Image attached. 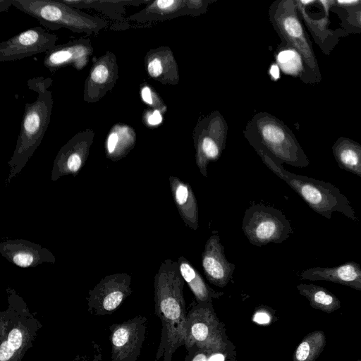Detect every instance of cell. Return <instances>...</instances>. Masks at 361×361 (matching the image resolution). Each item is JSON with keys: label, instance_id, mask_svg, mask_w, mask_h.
<instances>
[{"label": "cell", "instance_id": "cell-16", "mask_svg": "<svg viewBox=\"0 0 361 361\" xmlns=\"http://www.w3.org/2000/svg\"><path fill=\"white\" fill-rule=\"evenodd\" d=\"M201 265L207 280L216 286L224 288L232 279L235 267L227 260L218 234L212 235L207 240Z\"/></svg>", "mask_w": 361, "mask_h": 361}, {"label": "cell", "instance_id": "cell-9", "mask_svg": "<svg viewBox=\"0 0 361 361\" xmlns=\"http://www.w3.org/2000/svg\"><path fill=\"white\" fill-rule=\"evenodd\" d=\"M242 230L256 246L281 243L293 233L290 222L281 211L263 204L250 206L245 212Z\"/></svg>", "mask_w": 361, "mask_h": 361}, {"label": "cell", "instance_id": "cell-33", "mask_svg": "<svg viewBox=\"0 0 361 361\" xmlns=\"http://www.w3.org/2000/svg\"><path fill=\"white\" fill-rule=\"evenodd\" d=\"M215 353L206 349L197 350L191 361H209Z\"/></svg>", "mask_w": 361, "mask_h": 361}, {"label": "cell", "instance_id": "cell-22", "mask_svg": "<svg viewBox=\"0 0 361 361\" xmlns=\"http://www.w3.org/2000/svg\"><path fill=\"white\" fill-rule=\"evenodd\" d=\"M169 183L173 201L183 223L196 231L199 226L198 206L191 186L172 176L169 177Z\"/></svg>", "mask_w": 361, "mask_h": 361}, {"label": "cell", "instance_id": "cell-8", "mask_svg": "<svg viewBox=\"0 0 361 361\" xmlns=\"http://www.w3.org/2000/svg\"><path fill=\"white\" fill-rule=\"evenodd\" d=\"M184 345L188 351L196 348L215 354L235 356V345L228 339L224 324L209 302H197L187 314Z\"/></svg>", "mask_w": 361, "mask_h": 361}, {"label": "cell", "instance_id": "cell-37", "mask_svg": "<svg viewBox=\"0 0 361 361\" xmlns=\"http://www.w3.org/2000/svg\"><path fill=\"white\" fill-rule=\"evenodd\" d=\"M356 361H361V359H359V360H356Z\"/></svg>", "mask_w": 361, "mask_h": 361}, {"label": "cell", "instance_id": "cell-3", "mask_svg": "<svg viewBox=\"0 0 361 361\" xmlns=\"http://www.w3.org/2000/svg\"><path fill=\"white\" fill-rule=\"evenodd\" d=\"M255 150L264 164L295 190L314 212L329 219L333 212H338L354 221H357L350 200L333 184L289 172L263 150Z\"/></svg>", "mask_w": 361, "mask_h": 361}, {"label": "cell", "instance_id": "cell-19", "mask_svg": "<svg viewBox=\"0 0 361 361\" xmlns=\"http://www.w3.org/2000/svg\"><path fill=\"white\" fill-rule=\"evenodd\" d=\"M147 75L163 85H175L179 82L178 66L172 50L167 46L149 49L144 58Z\"/></svg>", "mask_w": 361, "mask_h": 361}, {"label": "cell", "instance_id": "cell-29", "mask_svg": "<svg viewBox=\"0 0 361 361\" xmlns=\"http://www.w3.org/2000/svg\"><path fill=\"white\" fill-rule=\"evenodd\" d=\"M341 20V28L347 35L350 34H361V4L348 11L335 9Z\"/></svg>", "mask_w": 361, "mask_h": 361}, {"label": "cell", "instance_id": "cell-31", "mask_svg": "<svg viewBox=\"0 0 361 361\" xmlns=\"http://www.w3.org/2000/svg\"><path fill=\"white\" fill-rule=\"evenodd\" d=\"M162 114L157 110L152 109L144 111L142 121L147 127H154L162 122Z\"/></svg>", "mask_w": 361, "mask_h": 361}, {"label": "cell", "instance_id": "cell-27", "mask_svg": "<svg viewBox=\"0 0 361 361\" xmlns=\"http://www.w3.org/2000/svg\"><path fill=\"white\" fill-rule=\"evenodd\" d=\"M299 293L304 296L314 309L330 314L340 309V300L326 288L313 283L297 286Z\"/></svg>", "mask_w": 361, "mask_h": 361}, {"label": "cell", "instance_id": "cell-10", "mask_svg": "<svg viewBox=\"0 0 361 361\" xmlns=\"http://www.w3.org/2000/svg\"><path fill=\"white\" fill-rule=\"evenodd\" d=\"M228 124L219 111H213L197 121L193 130L195 163L201 174L208 177L207 166L217 161L225 148Z\"/></svg>", "mask_w": 361, "mask_h": 361}, {"label": "cell", "instance_id": "cell-28", "mask_svg": "<svg viewBox=\"0 0 361 361\" xmlns=\"http://www.w3.org/2000/svg\"><path fill=\"white\" fill-rule=\"evenodd\" d=\"M326 343L324 332L316 330L308 333L293 354V361H315Z\"/></svg>", "mask_w": 361, "mask_h": 361}, {"label": "cell", "instance_id": "cell-26", "mask_svg": "<svg viewBox=\"0 0 361 361\" xmlns=\"http://www.w3.org/2000/svg\"><path fill=\"white\" fill-rule=\"evenodd\" d=\"M332 152L338 166L361 178V145L343 136L332 146Z\"/></svg>", "mask_w": 361, "mask_h": 361}, {"label": "cell", "instance_id": "cell-14", "mask_svg": "<svg viewBox=\"0 0 361 361\" xmlns=\"http://www.w3.org/2000/svg\"><path fill=\"white\" fill-rule=\"evenodd\" d=\"M118 79V66L114 53L106 51L103 55L94 57L84 84V102H99L112 90Z\"/></svg>", "mask_w": 361, "mask_h": 361}, {"label": "cell", "instance_id": "cell-18", "mask_svg": "<svg viewBox=\"0 0 361 361\" xmlns=\"http://www.w3.org/2000/svg\"><path fill=\"white\" fill-rule=\"evenodd\" d=\"M297 8L302 22L308 29L313 39L320 48L322 53L329 56L340 38L347 36L343 29L337 28L332 30L329 27V14L324 13V16H313L300 0H295Z\"/></svg>", "mask_w": 361, "mask_h": 361}, {"label": "cell", "instance_id": "cell-35", "mask_svg": "<svg viewBox=\"0 0 361 361\" xmlns=\"http://www.w3.org/2000/svg\"><path fill=\"white\" fill-rule=\"evenodd\" d=\"M68 361H88L87 357L85 355L79 356L78 355L75 358Z\"/></svg>", "mask_w": 361, "mask_h": 361}, {"label": "cell", "instance_id": "cell-4", "mask_svg": "<svg viewBox=\"0 0 361 361\" xmlns=\"http://www.w3.org/2000/svg\"><path fill=\"white\" fill-rule=\"evenodd\" d=\"M52 79L38 76L27 81V87L37 95L32 102H26L20 133L11 162L23 165L41 143L51 121L53 96L49 89Z\"/></svg>", "mask_w": 361, "mask_h": 361}, {"label": "cell", "instance_id": "cell-30", "mask_svg": "<svg viewBox=\"0 0 361 361\" xmlns=\"http://www.w3.org/2000/svg\"><path fill=\"white\" fill-rule=\"evenodd\" d=\"M140 97L141 100L151 109L157 110L162 114L166 112L167 106L149 83L144 82L140 85Z\"/></svg>", "mask_w": 361, "mask_h": 361}, {"label": "cell", "instance_id": "cell-23", "mask_svg": "<svg viewBox=\"0 0 361 361\" xmlns=\"http://www.w3.org/2000/svg\"><path fill=\"white\" fill-rule=\"evenodd\" d=\"M152 0H61L77 9L92 8L102 13L111 20L126 21V6L148 4Z\"/></svg>", "mask_w": 361, "mask_h": 361}, {"label": "cell", "instance_id": "cell-11", "mask_svg": "<svg viewBox=\"0 0 361 361\" xmlns=\"http://www.w3.org/2000/svg\"><path fill=\"white\" fill-rule=\"evenodd\" d=\"M147 319L137 315L109 329L111 345V361H136L145 340Z\"/></svg>", "mask_w": 361, "mask_h": 361}, {"label": "cell", "instance_id": "cell-6", "mask_svg": "<svg viewBox=\"0 0 361 361\" xmlns=\"http://www.w3.org/2000/svg\"><path fill=\"white\" fill-rule=\"evenodd\" d=\"M269 19L281 39V45L295 51L302 62V73L310 83L322 80L312 42L299 16L295 0H276L269 6Z\"/></svg>", "mask_w": 361, "mask_h": 361}, {"label": "cell", "instance_id": "cell-24", "mask_svg": "<svg viewBox=\"0 0 361 361\" xmlns=\"http://www.w3.org/2000/svg\"><path fill=\"white\" fill-rule=\"evenodd\" d=\"M136 132L130 125L118 122L109 129L105 140L108 157L114 159L126 156L135 145Z\"/></svg>", "mask_w": 361, "mask_h": 361}, {"label": "cell", "instance_id": "cell-15", "mask_svg": "<svg viewBox=\"0 0 361 361\" xmlns=\"http://www.w3.org/2000/svg\"><path fill=\"white\" fill-rule=\"evenodd\" d=\"M93 51L90 39L80 37L56 45L47 52L43 64L53 74L67 66L80 71L87 66Z\"/></svg>", "mask_w": 361, "mask_h": 361}, {"label": "cell", "instance_id": "cell-20", "mask_svg": "<svg viewBox=\"0 0 361 361\" xmlns=\"http://www.w3.org/2000/svg\"><path fill=\"white\" fill-rule=\"evenodd\" d=\"M299 276L302 280L326 281L361 290V267L353 261L334 267L308 268Z\"/></svg>", "mask_w": 361, "mask_h": 361}, {"label": "cell", "instance_id": "cell-36", "mask_svg": "<svg viewBox=\"0 0 361 361\" xmlns=\"http://www.w3.org/2000/svg\"><path fill=\"white\" fill-rule=\"evenodd\" d=\"M224 361H237V360H236L235 356V357H231L227 358Z\"/></svg>", "mask_w": 361, "mask_h": 361}, {"label": "cell", "instance_id": "cell-2", "mask_svg": "<svg viewBox=\"0 0 361 361\" xmlns=\"http://www.w3.org/2000/svg\"><path fill=\"white\" fill-rule=\"evenodd\" d=\"M254 149H259L281 164L304 168L310 162L293 131L269 112L255 114L243 130Z\"/></svg>", "mask_w": 361, "mask_h": 361}, {"label": "cell", "instance_id": "cell-5", "mask_svg": "<svg viewBox=\"0 0 361 361\" xmlns=\"http://www.w3.org/2000/svg\"><path fill=\"white\" fill-rule=\"evenodd\" d=\"M8 302V308L0 312V361H22L42 324L13 290Z\"/></svg>", "mask_w": 361, "mask_h": 361}, {"label": "cell", "instance_id": "cell-34", "mask_svg": "<svg viewBox=\"0 0 361 361\" xmlns=\"http://www.w3.org/2000/svg\"><path fill=\"white\" fill-rule=\"evenodd\" d=\"M13 6L11 0H1L0 1V12L7 11L8 8Z\"/></svg>", "mask_w": 361, "mask_h": 361}, {"label": "cell", "instance_id": "cell-7", "mask_svg": "<svg viewBox=\"0 0 361 361\" xmlns=\"http://www.w3.org/2000/svg\"><path fill=\"white\" fill-rule=\"evenodd\" d=\"M12 5L51 30L65 28L75 33L97 35L108 26L102 18L75 8L61 0H11Z\"/></svg>", "mask_w": 361, "mask_h": 361}, {"label": "cell", "instance_id": "cell-12", "mask_svg": "<svg viewBox=\"0 0 361 361\" xmlns=\"http://www.w3.org/2000/svg\"><path fill=\"white\" fill-rule=\"evenodd\" d=\"M58 37L39 26L22 31L0 44V62L13 61L48 52Z\"/></svg>", "mask_w": 361, "mask_h": 361}, {"label": "cell", "instance_id": "cell-17", "mask_svg": "<svg viewBox=\"0 0 361 361\" xmlns=\"http://www.w3.org/2000/svg\"><path fill=\"white\" fill-rule=\"evenodd\" d=\"M130 293L126 281L116 279L103 281L90 292L88 311L94 316L111 314Z\"/></svg>", "mask_w": 361, "mask_h": 361}, {"label": "cell", "instance_id": "cell-21", "mask_svg": "<svg viewBox=\"0 0 361 361\" xmlns=\"http://www.w3.org/2000/svg\"><path fill=\"white\" fill-rule=\"evenodd\" d=\"M94 135L95 132L91 128L76 133L61 147L56 163L63 164L71 172L78 171L89 153Z\"/></svg>", "mask_w": 361, "mask_h": 361}, {"label": "cell", "instance_id": "cell-25", "mask_svg": "<svg viewBox=\"0 0 361 361\" xmlns=\"http://www.w3.org/2000/svg\"><path fill=\"white\" fill-rule=\"evenodd\" d=\"M179 271L185 282L192 292L197 302H212L224 295L221 291H216L209 287L199 271L183 256L178 259Z\"/></svg>", "mask_w": 361, "mask_h": 361}, {"label": "cell", "instance_id": "cell-32", "mask_svg": "<svg viewBox=\"0 0 361 361\" xmlns=\"http://www.w3.org/2000/svg\"><path fill=\"white\" fill-rule=\"evenodd\" d=\"M33 256L29 253L20 252L13 257V262L21 267H29L33 262Z\"/></svg>", "mask_w": 361, "mask_h": 361}, {"label": "cell", "instance_id": "cell-13", "mask_svg": "<svg viewBox=\"0 0 361 361\" xmlns=\"http://www.w3.org/2000/svg\"><path fill=\"white\" fill-rule=\"evenodd\" d=\"M215 0H152L138 12L126 18V21L152 23L164 21L181 16L197 17L205 13L209 5Z\"/></svg>", "mask_w": 361, "mask_h": 361}, {"label": "cell", "instance_id": "cell-1", "mask_svg": "<svg viewBox=\"0 0 361 361\" xmlns=\"http://www.w3.org/2000/svg\"><path fill=\"white\" fill-rule=\"evenodd\" d=\"M184 280L177 262L166 259L155 276V312L161 322V340L155 361H172L173 353L184 345L187 313Z\"/></svg>", "mask_w": 361, "mask_h": 361}]
</instances>
